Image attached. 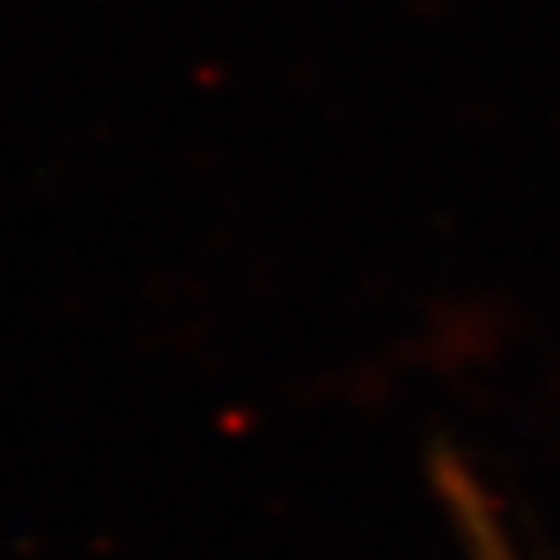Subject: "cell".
I'll use <instances>...</instances> for the list:
<instances>
[{
	"label": "cell",
	"instance_id": "cell-1",
	"mask_svg": "<svg viewBox=\"0 0 560 560\" xmlns=\"http://www.w3.org/2000/svg\"><path fill=\"white\" fill-rule=\"evenodd\" d=\"M430 490L444 504V518L458 533V547L467 560H523L500 500L490 495V486L477 477V467L458 448L440 444L430 453Z\"/></svg>",
	"mask_w": 560,
	"mask_h": 560
}]
</instances>
